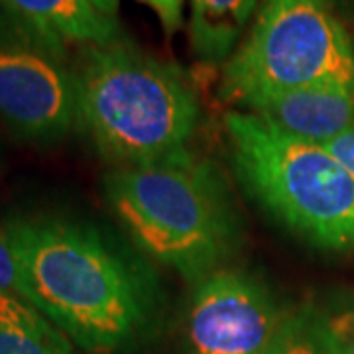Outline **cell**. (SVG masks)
I'll use <instances>...</instances> for the list:
<instances>
[{"label":"cell","mask_w":354,"mask_h":354,"mask_svg":"<svg viewBox=\"0 0 354 354\" xmlns=\"http://www.w3.org/2000/svg\"><path fill=\"white\" fill-rule=\"evenodd\" d=\"M20 268V297L88 354L142 341L160 317V281L138 254L101 228L67 216L6 223Z\"/></svg>","instance_id":"cell-1"},{"label":"cell","mask_w":354,"mask_h":354,"mask_svg":"<svg viewBox=\"0 0 354 354\" xmlns=\"http://www.w3.org/2000/svg\"><path fill=\"white\" fill-rule=\"evenodd\" d=\"M104 195L140 250L191 286L223 270L241 248L242 218L225 177L191 152L116 167Z\"/></svg>","instance_id":"cell-2"},{"label":"cell","mask_w":354,"mask_h":354,"mask_svg":"<svg viewBox=\"0 0 354 354\" xmlns=\"http://www.w3.org/2000/svg\"><path fill=\"white\" fill-rule=\"evenodd\" d=\"M77 127L118 167L185 156L199 101L177 65L144 53L127 38L81 48L73 65Z\"/></svg>","instance_id":"cell-3"},{"label":"cell","mask_w":354,"mask_h":354,"mask_svg":"<svg viewBox=\"0 0 354 354\" xmlns=\"http://www.w3.org/2000/svg\"><path fill=\"white\" fill-rule=\"evenodd\" d=\"M230 164L246 193L307 244L354 252V177L321 144L256 113L225 116Z\"/></svg>","instance_id":"cell-4"},{"label":"cell","mask_w":354,"mask_h":354,"mask_svg":"<svg viewBox=\"0 0 354 354\" xmlns=\"http://www.w3.org/2000/svg\"><path fill=\"white\" fill-rule=\"evenodd\" d=\"M317 85L354 88V41L329 0H260L248 36L223 71L221 95L252 111Z\"/></svg>","instance_id":"cell-5"},{"label":"cell","mask_w":354,"mask_h":354,"mask_svg":"<svg viewBox=\"0 0 354 354\" xmlns=\"http://www.w3.org/2000/svg\"><path fill=\"white\" fill-rule=\"evenodd\" d=\"M0 118L18 136L55 142L77 127L73 67L64 51L0 16Z\"/></svg>","instance_id":"cell-6"},{"label":"cell","mask_w":354,"mask_h":354,"mask_svg":"<svg viewBox=\"0 0 354 354\" xmlns=\"http://www.w3.org/2000/svg\"><path fill=\"white\" fill-rule=\"evenodd\" d=\"M283 315L264 281L239 270H218L191 295V354H266Z\"/></svg>","instance_id":"cell-7"},{"label":"cell","mask_w":354,"mask_h":354,"mask_svg":"<svg viewBox=\"0 0 354 354\" xmlns=\"http://www.w3.org/2000/svg\"><path fill=\"white\" fill-rule=\"evenodd\" d=\"M250 113L295 138L323 146L354 128V88L341 85L295 88L266 99Z\"/></svg>","instance_id":"cell-8"},{"label":"cell","mask_w":354,"mask_h":354,"mask_svg":"<svg viewBox=\"0 0 354 354\" xmlns=\"http://www.w3.org/2000/svg\"><path fill=\"white\" fill-rule=\"evenodd\" d=\"M0 6L64 53L69 46H104L124 38L118 22L99 12L88 0H0Z\"/></svg>","instance_id":"cell-9"},{"label":"cell","mask_w":354,"mask_h":354,"mask_svg":"<svg viewBox=\"0 0 354 354\" xmlns=\"http://www.w3.org/2000/svg\"><path fill=\"white\" fill-rule=\"evenodd\" d=\"M260 8V0H191L189 44L209 64L227 62Z\"/></svg>","instance_id":"cell-10"},{"label":"cell","mask_w":354,"mask_h":354,"mask_svg":"<svg viewBox=\"0 0 354 354\" xmlns=\"http://www.w3.org/2000/svg\"><path fill=\"white\" fill-rule=\"evenodd\" d=\"M0 354H77V346L24 297L0 291Z\"/></svg>","instance_id":"cell-11"},{"label":"cell","mask_w":354,"mask_h":354,"mask_svg":"<svg viewBox=\"0 0 354 354\" xmlns=\"http://www.w3.org/2000/svg\"><path fill=\"white\" fill-rule=\"evenodd\" d=\"M333 342L325 313L304 305L283 315L266 354H327Z\"/></svg>","instance_id":"cell-12"},{"label":"cell","mask_w":354,"mask_h":354,"mask_svg":"<svg viewBox=\"0 0 354 354\" xmlns=\"http://www.w3.org/2000/svg\"><path fill=\"white\" fill-rule=\"evenodd\" d=\"M0 291L20 295V268L6 225H0Z\"/></svg>","instance_id":"cell-13"},{"label":"cell","mask_w":354,"mask_h":354,"mask_svg":"<svg viewBox=\"0 0 354 354\" xmlns=\"http://www.w3.org/2000/svg\"><path fill=\"white\" fill-rule=\"evenodd\" d=\"M325 323L335 344L354 342V301L335 313H325Z\"/></svg>","instance_id":"cell-14"},{"label":"cell","mask_w":354,"mask_h":354,"mask_svg":"<svg viewBox=\"0 0 354 354\" xmlns=\"http://www.w3.org/2000/svg\"><path fill=\"white\" fill-rule=\"evenodd\" d=\"M160 18L165 36H174L183 24V0H138Z\"/></svg>","instance_id":"cell-15"},{"label":"cell","mask_w":354,"mask_h":354,"mask_svg":"<svg viewBox=\"0 0 354 354\" xmlns=\"http://www.w3.org/2000/svg\"><path fill=\"white\" fill-rule=\"evenodd\" d=\"M323 148L354 177V128L329 140L327 144H323Z\"/></svg>","instance_id":"cell-16"},{"label":"cell","mask_w":354,"mask_h":354,"mask_svg":"<svg viewBox=\"0 0 354 354\" xmlns=\"http://www.w3.org/2000/svg\"><path fill=\"white\" fill-rule=\"evenodd\" d=\"M99 12H102L109 18L116 20V14H118V0H88Z\"/></svg>","instance_id":"cell-17"},{"label":"cell","mask_w":354,"mask_h":354,"mask_svg":"<svg viewBox=\"0 0 354 354\" xmlns=\"http://www.w3.org/2000/svg\"><path fill=\"white\" fill-rule=\"evenodd\" d=\"M329 4L337 14L354 18V0H329Z\"/></svg>","instance_id":"cell-18"},{"label":"cell","mask_w":354,"mask_h":354,"mask_svg":"<svg viewBox=\"0 0 354 354\" xmlns=\"http://www.w3.org/2000/svg\"><path fill=\"white\" fill-rule=\"evenodd\" d=\"M327 354H354V342L353 344H335L333 342V346Z\"/></svg>","instance_id":"cell-19"},{"label":"cell","mask_w":354,"mask_h":354,"mask_svg":"<svg viewBox=\"0 0 354 354\" xmlns=\"http://www.w3.org/2000/svg\"><path fill=\"white\" fill-rule=\"evenodd\" d=\"M353 41H354V39H353Z\"/></svg>","instance_id":"cell-20"}]
</instances>
